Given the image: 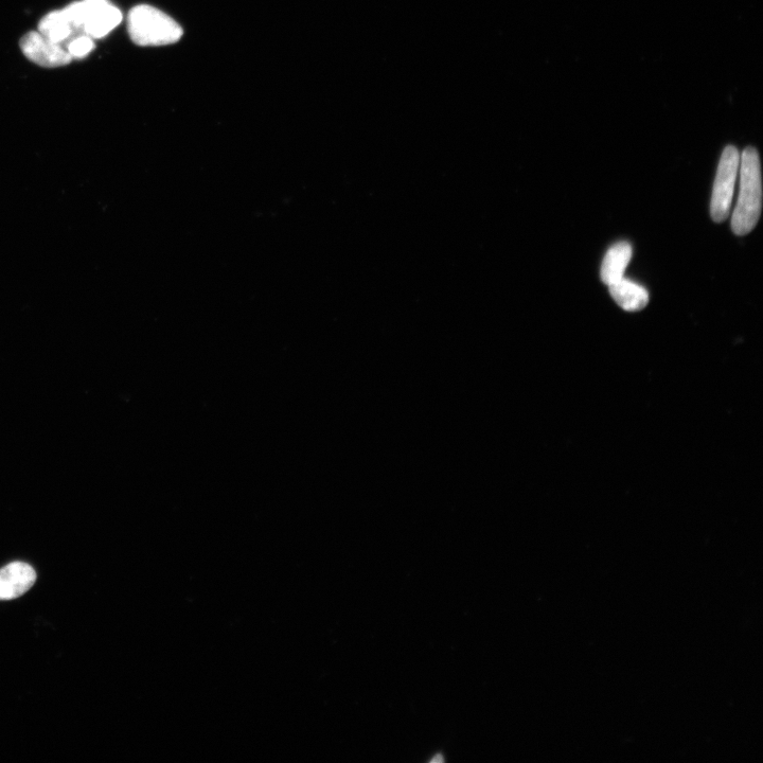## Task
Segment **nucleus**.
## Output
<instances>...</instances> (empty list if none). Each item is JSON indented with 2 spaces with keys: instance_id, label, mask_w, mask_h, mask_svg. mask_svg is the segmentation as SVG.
<instances>
[{
  "instance_id": "4",
  "label": "nucleus",
  "mask_w": 763,
  "mask_h": 763,
  "mask_svg": "<svg viewBox=\"0 0 763 763\" xmlns=\"http://www.w3.org/2000/svg\"><path fill=\"white\" fill-rule=\"evenodd\" d=\"M20 48L28 60L46 68L65 66L73 61L66 48L48 40L40 32L26 33L20 41Z\"/></svg>"
},
{
  "instance_id": "6",
  "label": "nucleus",
  "mask_w": 763,
  "mask_h": 763,
  "mask_svg": "<svg viewBox=\"0 0 763 763\" xmlns=\"http://www.w3.org/2000/svg\"><path fill=\"white\" fill-rule=\"evenodd\" d=\"M37 581L33 567L12 562L0 570V600H13L26 594Z\"/></svg>"
},
{
  "instance_id": "2",
  "label": "nucleus",
  "mask_w": 763,
  "mask_h": 763,
  "mask_svg": "<svg viewBox=\"0 0 763 763\" xmlns=\"http://www.w3.org/2000/svg\"><path fill=\"white\" fill-rule=\"evenodd\" d=\"M131 40L139 46L157 47L179 42L183 29L172 17L152 6L140 5L128 16Z\"/></svg>"
},
{
  "instance_id": "3",
  "label": "nucleus",
  "mask_w": 763,
  "mask_h": 763,
  "mask_svg": "<svg viewBox=\"0 0 763 763\" xmlns=\"http://www.w3.org/2000/svg\"><path fill=\"white\" fill-rule=\"evenodd\" d=\"M739 166V151L734 146H727L718 166L711 203V215L716 223H722L730 216Z\"/></svg>"
},
{
  "instance_id": "1",
  "label": "nucleus",
  "mask_w": 763,
  "mask_h": 763,
  "mask_svg": "<svg viewBox=\"0 0 763 763\" xmlns=\"http://www.w3.org/2000/svg\"><path fill=\"white\" fill-rule=\"evenodd\" d=\"M740 191L732 217L735 235L745 236L757 225L762 209V177L760 158L755 148L745 149L740 156Z\"/></svg>"
},
{
  "instance_id": "8",
  "label": "nucleus",
  "mask_w": 763,
  "mask_h": 763,
  "mask_svg": "<svg viewBox=\"0 0 763 763\" xmlns=\"http://www.w3.org/2000/svg\"><path fill=\"white\" fill-rule=\"evenodd\" d=\"M609 291L616 304L628 312L642 311L649 303L648 291L626 278L612 283Z\"/></svg>"
},
{
  "instance_id": "5",
  "label": "nucleus",
  "mask_w": 763,
  "mask_h": 763,
  "mask_svg": "<svg viewBox=\"0 0 763 763\" xmlns=\"http://www.w3.org/2000/svg\"><path fill=\"white\" fill-rule=\"evenodd\" d=\"M85 11L84 34L102 39L122 21V13L109 0H82Z\"/></svg>"
},
{
  "instance_id": "7",
  "label": "nucleus",
  "mask_w": 763,
  "mask_h": 763,
  "mask_svg": "<svg viewBox=\"0 0 763 763\" xmlns=\"http://www.w3.org/2000/svg\"><path fill=\"white\" fill-rule=\"evenodd\" d=\"M632 254L633 248L629 242H618L610 248L601 264L600 276L605 285L610 286L624 278Z\"/></svg>"
},
{
  "instance_id": "11",
  "label": "nucleus",
  "mask_w": 763,
  "mask_h": 763,
  "mask_svg": "<svg viewBox=\"0 0 763 763\" xmlns=\"http://www.w3.org/2000/svg\"><path fill=\"white\" fill-rule=\"evenodd\" d=\"M64 15L66 16V19L70 26H72L73 30L76 31H82L84 27L85 22V11H84V5L82 2H76L73 4H70L65 9L62 10Z\"/></svg>"
},
{
  "instance_id": "9",
  "label": "nucleus",
  "mask_w": 763,
  "mask_h": 763,
  "mask_svg": "<svg viewBox=\"0 0 763 763\" xmlns=\"http://www.w3.org/2000/svg\"><path fill=\"white\" fill-rule=\"evenodd\" d=\"M39 32L52 42L62 43L75 32L68 23L63 11H52L39 23Z\"/></svg>"
},
{
  "instance_id": "10",
  "label": "nucleus",
  "mask_w": 763,
  "mask_h": 763,
  "mask_svg": "<svg viewBox=\"0 0 763 763\" xmlns=\"http://www.w3.org/2000/svg\"><path fill=\"white\" fill-rule=\"evenodd\" d=\"M95 48V44L92 38L88 35H80V37L72 40L67 45V51L73 59H83L90 55Z\"/></svg>"
}]
</instances>
